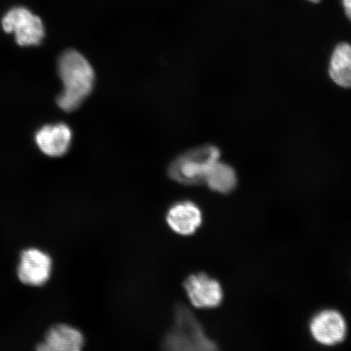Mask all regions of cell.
Returning a JSON list of instances; mask_svg holds the SVG:
<instances>
[{
  "label": "cell",
  "instance_id": "1",
  "mask_svg": "<svg viewBox=\"0 0 351 351\" xmlns=\"http://www.w3.org/2000/svg\"><path fill=\"white\" fill-rule=\"evenodd\" d=\"M58 73L63 90L56 103L64 112L75 111L93 90L94 69L80 52L70 49L60 56Z\"/></svg>",
  "mask_w": 351,
  "mask_h": 351
},
{
  "label": "cell",
  "instance_id": "2",
  "mask_svg": "<svg viewBox=\"0 0 351 351\" xmlns=\"http://www.w3.org/2000/svg\"><path fill=\"white\" fill-rule=\"evenodd\" d=\"M164 346L170 350H213L216 344L205 335L203 327L186 306H177L174 324L165 337Z\"/></svg>",
  "mask_w": 351,
  "mask_h": 351
},
{
  "label": "cell",
  "instance_id": "3",
  "mask_svg": "<svg viewBox=\"0 0 351 351\" xmlns=\"http://www.w3.org/2000/svg\"><path fill=\"white\" fill-rule=\"evenodd\" d=\"M221 152L214 146L196 147L178 156L169 166L171 178L185 185H197L204 182L210 166L219 160Z\"/></svg>",
  "mask_w": 351,
  "mask_h": 351
},
{
  "label": "cell",
  "instance_id": "4",
  "mask_svg": "<svg viewBox=\"0 0 351 351\" xmlns=\"http://www.w3.org/2000/svg\"><path fill=\"white\" fill-rule=\"evenodd\" d=\"M2 27L13 34L19 46H38L45 37V27L40 17L25 7H15L3 16Z\"/></svg>",
  "mask_w": 351,
  "mask_h": 351
},
{
  "label": "cell",
  "instance_id": "5",
  "mask_svg": "<svg viewBox=\"0 0 351 351\" xmlns=\"http://www.w3.org/2000/svg\"><path fill=\"white\" fill-rule=\"evenodd\" d=\"M52 260L49 254L38 248H28L22 252L17 267L20 282L30 287H42L49 280Z\"/></svg>",
  "mask_w": 351,
  "mask_h": 351
},
{
  "label": "cell",
  "instance_id": "6",
  "mask_svg": "<svg viewBox=\"0 0 351 351\" xmlns=\"http://www.w3.org/2000/svg\"><path fill=\"white\" fill-rule=\"evenodd\" d=\"M310 332L318 343L335 346L346 339L348 324L339 311L328 309L319 311L310 322Z\"/></svg>",
  "mask_w": 351,
  "mask_h": 351
},
{
  "label": "cell",
  "instance_id": "7",
  "mask_svg": "<svg viewBox=\"0 0 351 351\" xmlns=\"http://www.w3.org/2000/svg\"><path fill=\"white\" fill-rule=\"evenodd\" d=\"M184 288L191 304L197 308H215L221 304L223 291L217 280L205 274L191 275L184 282Z\"/></svg>",
  "mask_w": 351,
  "mask_h": 351
},
{
  "label": "cell",
  "instance_id": "8",
  "mask_svg": "<svg viewBox=\"0 0 351 351\" xmlns=\"http://www.w3.org/2000/svg\"><path fill=\"white\" fill-rule=\"evenodd\" d=\"M72 138V130L64 123L44 125L35 134V142L38 148L51 157L65 155L71 146Z\"/></svg>",
  "mask_w": 351,
  "mask_h": 351
},
{
  "label": "cell",
  "instance_id": "9",
  "mask_svg": "<svg viewBox=\"0 0 351 351\" xmlns=\"http://www.w3.org/2000/svg\"><path fill=\"white\" fill-rule=\"evenodd\" d=\"M167 223L171 230L180 235L195 234L203 222V214L197 206L191 201L175 204L167 213Z\"/></svg>",
  "mask_w": 351,
  "mask_h": 351
},
{
  "label": "cell",
  "instance_id": "10",
  "mask_svg": "<svg viewBox=\"0 0 351 351\" xmlns=\"http://www.w3.org/2000/svg\"><path fill=\"white\" fill-rule=\"evenodd\" d=\"M84 337L78 329L67 324H57L46 333L44 341L37 346L40 351H77L84 346Z\"/></svg>",
  "mask_w": 351,
  "mask_h": 351
},
{
  "label": "cell",
  "instance_id": "11",
  "mask_svg": "<svg viewBox=\"0 0 351 351\" xmlns=\"http://www.w3.org/2000/svg\"><path fill=\"white\" fill-rule=\"evenodd\" d=\"M328 74L336 85L351 88V45L348 43L337 44L329 60Z\"/></svg>",
  "mask_w": 351,
  "mask_h": 351
},
{
  "label": "cell",
  "instance_id": "12",
  "mask_svg": "<svg viewBox=\"0 0 351 351\" xmlns=\"http://www.w3.org/2000/svg\"><path fill=\"white\" fill-rule=\"evenodd\" d=\"M204 183L213 191L228 194L234 190L238 177L234 168L219 160L210 167Z\"/></svg>",
  "mask_w": 351,
  "mask_h": 351
},
{
  "label": "cell",
  "instance_id": "13",
  "mask_svg": "<svg viewBox=\"0 0 351 351\" xmlns=\"http://www.w3.org/2000/svg\"><path fill=\"white\" fill-rule=\"evenodd\" d=\"M342 5H343L346 16L351 21V0H342Z\"/></svg>",
  "mask_w": 351,
  "mask_h": 351
},
{
  "label": "cell",
  "instance_id": "14",
  "mask_svg": "<svg viewBox=\"0 0 351 351\" xmlns=\"http://www.w3.org/2000/svg\"><path fill=\"white\" fill-rule=\"evenodd\" d=\"M307 1L313 3H319L322 2V0H307Z\"/></svg>",
  "mask_w": 351,
  "mask_h": 351
}]
</instances>
